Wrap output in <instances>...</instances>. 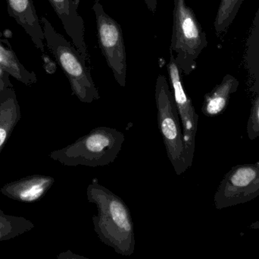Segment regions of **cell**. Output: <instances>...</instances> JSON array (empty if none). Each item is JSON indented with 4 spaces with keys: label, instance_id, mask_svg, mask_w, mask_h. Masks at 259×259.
<instances>
[{
    "label": "cell",
    "instance_id": "cell-3",
    "mask_svg": "<svg viewBox=\"0 0 259 259\" xmlns=\"http://www.w3.org/2000/svg\"><path fill=\"white\" fill-rule=\"evenodd\" d=\"M46 44L69 81L72 94L80 102L91 103L100 94L93 80L86 59L62 34L55 30L46 17L40 18Z\"/></svg>",
    "mask_w": 259,
    "mask_h": 259
},
{
    "label": "cell",
    "instance_id": "cell-21",
    "mask_svg": "<svg viewBox=\"0 0 259 259\" xmlns=\"http://www.w3.org/2000/svg\"><path fill=\"white\" fill-rule=\"evenodd\" d=\"M148 9L152 12V14H155L156 12L157 3L158 0H144Z\"/></svg>",
    "mask_w": 259,
    "mask_h": 259
},
{
    "label": "cell",
    "instance_id": "cell-11",
    "mask_svg": "<svg viewBox=\"0 0 259 259\" xmlns=\"http://www.w3.org/2000/svg\"><path fill=\"white\" fill-rule=\"evenodd\" d=\"M9 15L14 18L37 50L45 53V38L40 19L32 0H6Z\"/></svg>",
    "mask_w": 259,
    "mask_h": 259
},
{
    "label": "cell",
    "instance_id": "cell-4",
    "mask_svg": "<svg viewBox=\"0 0 259 259\" xmlns=\"http://www.w3.org/2000/svg\"><path fill=\"white\" fill-rule=\"evenodd\" d=\"M158 129L162 137L167 158L177 175L183 174L190 168L181 118L173 94L164 75H158L155 89Z\"/></svg>",
    "mask_w": 259,
    "mask_h": 259
},
{
    "label": "cell",
    "instance_id": "cell-5",
    "mask_svg": "<svg viewBox=\"0 0 259 259\" xmlns=\"http://www.w3.org/2000/svg\"><path fill=\"white\" fill-rule=\"evenodd\" d=\"M208 45L206 34L185 0H175L170 50L182 73L191 74L196 59Z\"/></svg>",
    "mask_w": 259,
    "mask_h": 259
},
{
    "label": "cell",
    "instance_id": "cell-13",
    "mask_svg": "<svg viewBox=\"0 0 259 259\" xmlns=\"http://www.w3.org/2000/svg\"><path fill=\"white\" fill-rule=\"evenodd\" d=\"M238 86V80L231 75H227L219 85L205 96L202 114L208 117L222 114L229 103L231 94L237 91Z\"/></svg>",
    "mask_w": 259,
    "mask_h": 259
},
{
    "label": "cell",
    "instance_id": "cell-6",
    "mask_svg": "<svg viewBox=\"0 0 259 259\" xmlns=\"http://www.w3.org/2000/svg\"><path fill=\"white\" fill-rule=\"evenodd\" d=\"M96 15L99 44L106 62L120 86L124 88L127 76V60L124 36L121 25L109 16L100 2L93 6Z\"/></svg>",
    "mask_w": 259,
    "mask_h": 259
},
{
    "label": "cell",
    "instance_id": "cell-2",
    "mask_svg": "<svg viewBox=\"0 0 259 259\" xmlns=\"http://www.w3.org/2000/svg\"><path fill=\"white\" fill-rule=\"evenodd\" d=\"M125 136L113 128L100 126L79 138L75 142L53 151L50 158L67 167H104L118 158Z\"/></svg>",
    "mask_w": 259,
    "mask_h": 259
},
{
    "label": "cell",
    "instance_id": "cell-18",
    "mask_svg": "<svg viewBox=\"0 0 259 259\" xmlns=\"http://www.w3.org/2000/svg\"><path fill=\"white\" fill-rule=\"evenodd\" d=\"M10 74L0 66V91L6 88H13Z\"/></svg>",
    "mask_w": 259,
    "mask_h": 259
},
{
    "label": "cell",
    "instance_id": "cell-16",
    "mask_svg": "<svg viewBox=\"0 0 259 259\" xmlns=\"http://www.w3.org/2000/svg\"><path fill=\"white\" fill-rule=\"evenodd\" d=\"M243 0H221L214 21V29L217 34L228 30L235 19Z\"/></svg>",
    "mask_w": 259,
    "mask_h": 259
},
{
    "label": "cell",
    "instance_id": "cell-10",
    "mask_svg": "<svg viewBox=\"0 0 259 259\" xmlns=\"http://www.w3.org/2000/svg\"><path fill=\"white\" fill-rule=\"evenodd\" d=\"M54 182L52 176L31 175L6 184L0 189V193L12 200L32 203L40 200Z\"/></svg>",
    "mask_w": 259,
    "mask_h": 259
},
{
    "label": "cell",
    "instance_id": "cell-8",
    "mask_svg": "<svg viewBox=\"0 0 259 259\" xmlns=\"http://www.w3.org/2000/svg\"><path fill=\"white\" fill-rule=\"evenodd\" d=\"M167 71L171 85L172 94L181 118L187 152V164L190 168L193 165L194 157L199 115L195 110L191 99L186 92L183 84L181 75L182 71L175 61L173 51L170 49V60L167 65Z\"/></svg>",
    "mask_w": 259,
    "mask_h": 259
},
{
    "label": "cell",
    "instance_id": "cell-14",
    "mask_svg": "<svg viewBox=\"0 0 259 259\" xmlns=\"http://www.w3.org/2000/svg\"><path fill=\"white\" fill-rule=\"evenodd\" d=\"M0 66L10 74L12 77L27 86L37 82L36 73L26 68L20 62L9 44V41L2 38L0 33Z\"/></svg>",
    "mask_w": 259,
    "mask_h": 259
},
{
    "label": "cell",
    "instance_id": "cell-1",
    "mask_svg": "<svg viewBox=\"0 0 259 259\" xmlns=\"http://www.w3.org/2000/svg\"><path fill=\"white\" fill-rule=\"evenodd\" d=\"M90 203L97 214L92 217L94 231L102 243L123 256H131L135 250L134 222L128 207L119 196L102 186L94 178L87 189Z\"/></svg>",
    "mask_w": 259,
    "mask_h": 259
},
{
    "label": "cell",
    "instance_id": "cell-7",
    "mask_svg": "<svg viewBox=\"0 0 259 259\" xmlns=\"http://www.w3.org/2000/svg\"><path fill=\"white\" fill-rule=\"evenodd\" d=\"M259 196V161L233 167L225 174L214 197L216 209L246 203Z\"/></svg>",
    "mask_w": 259,
    "mask_h": 259
},
{
    "label": "cell",
    "instance_id": "cell-19",
    "mask_svg": "<svg viewBox=\"0 0 259 259\" xmlns=\"http://www.w3.org/2000/svg\"><path fill=\"white\" fill-rule=\"evenodd\" d=\"M42 59H44L46 71L50 74L54 73L56 70V66L53 61L49 56H47L46 53H42Z\"/></svg>",
    "mask_w": 259,
    "mask_h": 259
},
{
    "label": "cell",
    "instance_id": "cell-15",
    "mask_svg": "<svg viewBox=\"0 0 259 259\" xmlns=\"http://www.w3.org/2000/svg\"><path fill=\"white\" fill-rule=\"evenodd\" d=\"M33 228L34 225L25 217L8 215L0 209V242L9 241Z\"/></svg>",
    "mask_w": 259,
    "mask_h": 259
},
{
    "label": "cell",
    "instance_id": "cell-17",
    "mask_svg": "<svg viewBox=\"0 0 259 259\" xmlns=\"http://www.w3.org/2000/svg\"><path fill=\"white\" fill-rule=\"evenodd\" d=\"M247 135L250 140L256 139L259 137V94L252 103L247 123Z\"/></svg>",
    "mask_w": 259,
    "mask_h": 259
},
{
    "label": "cell",
    "instance_id": "cell-12",
    "mask_svg": "<svg viewBox=\"0 0 259 259\" xmlns=\"http://www.w3.org/2000/svg\"><path fill=\"white\" fill-rule=\"evenodd\" d=\"M21 107L13 88L0 91V154L21 119Z\"/></svg>",
    "mask_w": 259,
    "mask_h": 259
},
{
    "label": "cell",
    "instance_id": "cell-9",
    "mask_svg": "<svg viewBox=\"0 0 259 259\" xmlns=\"http://www.w3.org/2000/svg\"><path fill=\"white\" fill-rule=\"evenodd\" d=\"M59 17L67 34L84 59L88 60V47L84 40V23L77 12L79 0H48Z\"/></svg>",
    "mask_w": 259,
    "mask_h": 259
},
{
    "label": "cell",
    "instance_id": "cell-20",
    "mask_svg": "<svg viewBox=\"0 0 259 259\" xmlns=\"http://www.w3.org/2000/svg\"><path fill=\"white\" fill-rule=\"evenodd\" d=\"M58 258H65V259H77V258H84L85 257L80 256V255H76V254L73 253L71 251L68 250L66 252H62L60 255L58 256Z\"/></svg>",
    "mask_w": 259,
    "mask_h": 259
},
{
    "label": "cell",
    "instance_id": "cell-22",
    "mask_svg": "<svg viewBox=\"0 0 259 259\" xmlns=\"http://www.w3.org/2000/svg\"><path fill=\"white\" fill-rule=\"evenodd\" d=\"M251 229L253 230H259V220L255 221V223H252V225L249 226Z\"/></svg>",
    "mask_w": 259,
    "mask_h": 259
}]
</instances>
